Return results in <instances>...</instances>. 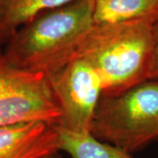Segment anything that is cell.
Listing matches in <instances>:
<instances>
[{"label":"cell","mask_w":158,"mask_h":158,"mask_svg":"<svg viewBox=\"0 0 158 158\" xmlns=\"http://www.w3.org/2000/svg\"><path fill=\"white\" fill-rule=\"evenodd\" d=\"M95 0H75L44 11L23 25L4 51L12 66L48 76L76 58L79 46L94 26Z\"/></svg>","instance_id":"1"},{"label":"cell","mask_w":158,"mask_h":158,"mask_svg":"<svg viewBox=\"0 0 158 158\" xmlns=\"http://www.w3.org/2000/svg\"><path fill=\"white\" fill-rule=\"evenodd\" d=\"M154 20L95 23L79 46L76 58L95 70L102 94L115 95L149 80Z\"/></svg>","instance_id":"2"},{"label":"cell","mask_w":158,"mask_h":158,"mask_svg":"<svg viewBox=\"0 0 158 158\" xmlns=\"http://www.w3.org/2000/svg\"><path fill=\"white\" fill-rule=\"evenodd\" d=\"M90 134L130 154L158 139V81L147 80L115 95L102 94Z\"/></svg>","instance_id":"3"},{"label":"cell","mask_w":158,"mask_h":158,"mask_svg":"<svg viewBox=\"0 0 158 158\" xmlns=\"http://www.w3.org/2000/svg\"><path fill=\"white\" fill-rule=\"evenodd\" d=\"M61 118L45 76L12 66L0 47V127L29 122L58 126Z\"/></svg>","instance_id":"4"},{"label":"cell","mask_w":158,"mask_h":158,"mask_svg":"<svg viewBox=\"0 0 158 158\" xmlns=\"http://www.w3.org/2000/svg\"><path fill=\"white\" fill-rule=\"evenodd\" d=\"M46 77L62 113L58 126L76 133H90L102 95L101 81L95 70L85 61L75 58Z\"/></svg>","instance_id":"5"},{"label":"cell","mask_w":158,"mask_h":158,"mask_svg":"<svg viewBox=\"0 0 158 158\" xmlns=\"http://www.w3.org/2000/svg\"><path fill=\"white\" fill-rule=\"evenodd\" d=\"M58 151L55 126L29 122L0 127V158H48Z\"/></svg>","instance_id":"6"},{"label":"cell","mask_w":158,"mask_h":158,"mask_svg":"<svg viewBox=\"0 0 158 158\" xmlns=\"http://www.w3.org/2000/svg\"><path fill=\"white\" fill-rule=\"evenodd\" d=\"M75 0H0V45L7 42L18 29L44 11Z\"/></svg>","instance_id":"7"},{"label":"cell","mask_w":158,"mask_h":158,"mask_svg":"<svg viewBox=\"0 0 158 158\" xmlns=\"http://www.w3.org/2000/svg\"><path fill=\"white\" fill-rule=\"evenodd\" d=\"M60 150L71 158H132L131 154L106 142L98 141L89 132L76 133L55 126Z\"/></svg>","instance_id":"8"},{"label":"cell","mask_w":158,"mask_h":158,"mask_svg":"<svg viewBox=\"0 0 158 158\" xmlns=\"http://www.w3.org/2000/svg\"><path fill=\"white\" fill-rule=\"evenodd\" d=\"M158 17V0H95L94 22L118 23Z\"/></svg>","instance_id":"9"},{"label":"cell","mask_w":158,"mask_h":158,"mask_svg":"<svg viewBox=\"0 0 158 158\" xmlns=\"http://www.w3.org/2000/svg\"><path fill=\"white\" fill-rule=\"evenodd\" d=\"M153 56L149 80L158 81V17L153 22Z\"/></svg>","instance_id":"10"},{"label":"cell","mask_w":158,"mask_h":158,"mask_svg":"<svg viewBox=\"0 0 158 158\" xmlns=\"http://www.w3.org/2000/svg\"><path fill=\"white\" fill-rule=\"evenodd\" d=\"M0 19H1V2H0ZM0 47H2V46L0 45Z\"/></svg>","instance_id":"11"},{"label":"cell","mask_w":158,"mask_h":158,"mask_svg":"<svg viewBox=\"0 0 158 158\" xmlns=\"http://www.w3.org/2000/svg\"><path fill=\"white\" fill-rule=\"evenodd\" d=\"M48 158H56V155H55V156H49Z\"/></svg>","instance_id":"12"}]
</instances>
